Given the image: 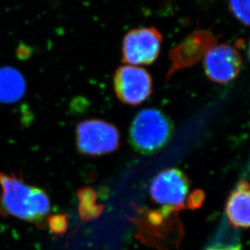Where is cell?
I'll return each mask as SVG.
<instances>
[{
    "label": "cell",
    "mask_w": 250,
    "mask_h": 250,
    "mask_svg": "<svg viewBox=\"0 0 250 250\" xmlns=\"http://www.w3.org/2000/svg\"><path fill=\"white\" fill-rule=\"evenodd\" d=\"M0 213L44 224L50 210V198L42 189L31 187L15 175L0 173Z\"/></svg>",
    "instance_id": "obj_1"
},
{
    "label": "cell",
    "mask_w": 250,
    "mask_h": 250,
    "mask_svg": "<svg viewBox=\"0 0 250 250\" xmlns=\"http://www.w3.org/2000/svg\"><path fill=\"white\" fill-rule=\"evenodd\" d=\"M173 130V123L166 113L149 108L135 115L130 124L129 139L136 151L151 154L166 146L172 138Z\"/></svg>",
    "instance_id": "obj_2"
},
{
    "label": "cell",
    "mask_w": 250,
    "mask_h": 250,
    "mask_svg": "<svg viewBox=\"0 0 250 250\" xmlns=\"http://www.w3.org/2000/svg\"><path fill=\"white\" fill-rule=\"evenodd\" d=\"M76 146L81 154L102 156L119 146L120 134L112 123L102 119H87L76 125Z\"/></svg>",
    "instance_id": "obj_3"
},
{
    "label": "cell",
    "mask_w": 250,
    "mask_h": 250,
    "mask_svg": "<svg viewBox=\"0 0 250 250\" xmlns=\"http://www.w3.org/2000/svg\"><path fill=\"white\" fill-rule=\"evenodd\" d=\"M218 40V36L214 34L211 28H198L189 33L184 40L170 50L167 81L175 72L195 65L204 58L210 48L217 44Z\"/></svg>",
    "instance_id": "obj_4"
},
{
    "label": "cell",
    "mask_w": 250,
    "mask_h": 250,
    "mask_svg": "<svg viewBox=\"0 0 250 250\" xmlns=\"http://www.w3.org/2000/svg\"><path fill=\"white\" fill-rule=\"evenodd\" d=\"M163 37L155 27L129 31L123 39V61L132 65H151L158 59Z\"/></svg>",
    "instance_id": "obj_5"
},
{
    "label": "cell",
    "mask_w": 250,
    "mask_h": 250,
    "mask_svg": "<svg viewBox=\"0 0 250 250\" xmlns=\"http://www.w3.org/2000/svg\"><path fill=\"white\" fill-rule=\"evenodd\" d=\"M114 90L124 104L139 105L148 99L152 92V79L148 71L139 66L125 65L116 70Z\"/></svg>",
    "instance_id": "obj_6"
},
{
    "label": "cell",
    "mask_w": 250,
    "mask_h": 250,
    "mask_svg": "<svg viewBox=\"0 0 250 250\" xmlns=\"http://www.w3.org/2000/svg\"><path fill=\"white\" fill-rule=\"evenodd\" d=\"M203 59L206 76L215 83H230L238 76L242 67L239 50L229 44H216Z\"/></svg>",
    "instance_id": "obj_7"
},
{
    "label": "cell",
    "mask_w": 250,
    "mask_h": 250,
    "mask_svg": "<svg viewBox=\"0 0 250 250\" xmlns=\"http://www.w3.org/2000/svg\"><path fill=\"white\" fill-rule=\"evenodd\" d=\"M189 188V180L184 172L177 168H167L155 177L150 193L156 203L178 209L183 207Z\"/></svg>",
    "instance_id": "obj_8"
},
{
    "label": "cell",
    "mask_w": 250,
    "mask_h": 250,
    "mask_svg": "<svg viewBox=\"0 0 250 250\" xmlns=\"http://www.w3.org/2000/svg\"><path fill=\"white\" fill-rule=\"evenodd\" d=\"M250 185L246 180H241L228 199L227 216L233 226L247 229L250 226Z\"/></svg>",
    "instance_id": "obj_9"
},
{
    "label": "cell",
    "mask_w": 250,
    "mask_h": 250,
    "mask_svg": "<svg viewBox=\"0 0 250 250\" xmlns=\"http://www.w3.org/2000/svg\"><path fill=\"white\" fill-rule=\"evenodd\" d=\"M25 92V81L20 71L9 66L0 67V102L14 103Z\"/></svg>",
    "instance_id": "obj_10"
},
{
    "label": "cell",
    "mask_w": 250,
    "mask_h": 250,
    "mask_svg": "<svg viewBox=\"0 0 250 250\" xmlns=\"http://www.w3.org/2000/svg\"><path fill=\"white\" fill-rule=\"evenodd\" d=\"M80 201L79 213L81 220L83 221L96 220L102 215L103 207L97 204V194L94 189L86 187L80 189L78 192Z\"/></svg>",
    "instance_id": "obj_11"
},
{
    "label": "cell",
    "mask_w": 250,
    "mask_h": 250,
    "mask_svg": "<svg viewBox=\"0 0 250 250\" xmlns=\"http://www.w3.org/2000/svg\"><path fill=\"white\" fill-rule=\"evenodd\" d=\"M229 7L231 14L241 24L250 25V0H229Z\"/></svg>",
    "instance_id": "obj_12"
},
{
    "label": "cell",
    "mask_w": 250,
    "mask_h": 250,
    "mask_svg": "<svg viewBox=\"0 0 250 250\" xmlns=\"http://www.w3.org/2000/svg\"><path fill=\"white\" fill-rule=\"evenodd\" d=\"M48 224L52 232L55 234L64 233L68 227L67 218L65 215H55L48 219Z\"/></svg>",
    "instance_id": "obj_13"
},
{
    "label": "cell",
    "mask_w": 250,
    "mask_h": 250,
    "mask_svg": "<svg viewBox=\"0 0 250 250\" xmlns=\"http://www.w3.org/2000/svg\"><path fill=\"white\" fill-rule=\"evenodd\" d=\"M205 201V194L201 189H196L192 192L187 199V206L189 209L195 210L201 208Z\"/></svg>",
    "instance_id": "obj_14"
},
{
    "label": "cell",
    "mask_w": 250,
    "mask_h": 250,
    "mask_svg": "<svg viewBox=\"0 0 250 250\" xmlns=\"http://www.w3.org/2000/svg\"><path fill=\"white\" fill-rule=\"evenodd\" d=\"M206 250H241L240 245L236 246H221V247H210Z\"/></svg>",
    "instance_id": "obj_15"
}]
</instances>
